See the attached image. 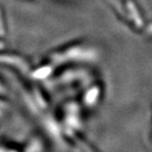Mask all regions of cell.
Instances as JSON below:
<instances>
[{
	"label": "cell",
	"instance_id": "1",
	"mask_svg": "<svg viewBox=\"0 0 152 152\" xmlns=\"http://www.w3.org/2000/svg\"><path fill=\"white\" fill-rule=\"evenodd\" d=\"M86 48L84 47H70L65 50L60 52H54L50 56L51 63H59L64 61H73V60H83L84 58H91V54L86 52Z\"/></svg>",
	"mask_w": 152,
	"mask_h": 152
}]
</instances>
